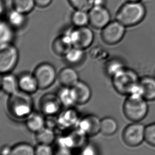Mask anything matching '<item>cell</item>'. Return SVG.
<instances>
[{"instance_id":"obj_9","label":"cell","mask_w":155,"mask_h":155,"mask_svg":"<svg viewBox=\"0 0 155 155\" xmlns=\"http://www.w3.org/2000/svg\"><path fill=\"white\" fill-rule=\"evenodd\" d=\"M126 33V27L119 21H112L105 26L101 32L103 42L109 45L117 44L124 38Z\"/></svg>"},{"instance_id":"obj_6","label":"cell","mask_w":155,"mask_h":155,"mask_svg":"<svg viewBox=\"0 0 155 155\" xmlns=\"http://www.w3.org/2000/svg\"><path fill=\"white\" fill-rule=\"evenodd\" d=\"M66 31L69 34L74 47L85 50L92 45L94 40V34L87 26L75 27Z\"/></svg>"},{"instance_id":"obj_29","label":"cell","mask_w":155,"mask_h":155,"mask_svg":"<svg viewBox=\"0 0 155 155\" xmlns=\"http://www.w3.org/2000/svg\"><path fill=\"white\" fill-rule=\"evenodd\" d=\"M13 8L28 15L34 10L36 5L35 0H13Z\"/></svg>"},{"instance_id":"obj_33","label":"cell","mask_w":155,"mask_h":155,"mask_svg":"<svg viewBox=\"0 0 155 155\" xmlns=\"http://www.w3.org/2000/svg\"><path fill=\"white\" fill-rule=\"evenodd\" d=\"M54 153L51 145L38 143L35 147V155H52Z\"/></svg>"},{"instance_id":"obj_20","label":"cell","mask_w":155,"mask_h":155,"mask_svg":"<svg viewBox=\"0 0 155 155\" xmlns=\"http://www.w3.org/2000/svg\"><path fill=\"white\" fill-rule=\"evenodd\" d=\"M140 83L143 92V98L147 101L155 100V78L146 76L141 78Z\"/></svg>"},{"instance_id":"obj_26","label":"cell","mask_w":155,"mask_h":155,"mask_svg":"<svg viewBox=\"0 0 155 155\" xmlns=\"http://www.w3.org/2000/svg\"><path fill=\"white\" fill-rule=\"evenodd\" d=\"M118 124L117 120L112 117H104L101 121V131L105 136H112L117 131Z\"/></svg>"},{"instance_id":"obj_12","label":"cell","mask_w":155,"mask_h":155,"mask_svg":"<svg viewBox=\"0 0 155 155\" xmlns=\"http://www.w3.org/2000/svg\"><path fill=\"white\" fill-rule=\"evenodd\" d=\"M101 121L97 115H86L80 119L76 128L86 136H94L101 131Z\"/></svg>"},{"instance_id":"obj_13","label":"cell","mask_w":155,"mask_h":155,"mask_svg":"<svg viewBox=\"0 0 155 155\" xmlns=\"http://www.w3.org/2000/svg\"><path fill=\"white\" fill-rule=\"evenodd\" d=\"M80 119L78 113L75 109L72 107H67L60 112L57 117L58 127L62 130L68 129L77 126Z\"/></svg>"},{"instance_id":"obj_31","label":"cell","mask_w":155,"mask_h":155,"mask_svg":"<svg viewBox=\"0 0 155 155\" xmlns=\"http://www.w3.org/2000/svg\"><path fill=\"white\" fill-rule=\"evenodd\" d=\"M69 4L75 10L88 12L94 6V0H68Z\"/></svg>"},{"instance_id":"obj_19","label":"cell","mask_w":155,"mask_h":155,"mask_svg":"<svg viewBox=\"0 0 155 155\" xmlns=\"http://www.w3.org/2000/svg\"><path fill=\"white\" fill-rule=\"evenodd\" d=\"M1 87V90L7 94L16 92L19 90L18 78L11 73L2 74Z\"/></svg>"},{"instance_id":"obj_15","label":"cell","mask_w":155,"mask_h":155,"mask_svg":"<svg viewBox=\"0 0 155 155\" xmlns=\"http://www.w3.org/2000/svg\"><path fill=\"white\" fill-rule=\"evenodd\" d=\"M19 90L29 94L36 92L39 86L34 74L25 73L18 77Z\"/></svg>"},{"instance_id":"obj_8","label":"cell","mask_w":155,"mask_h":155,"mask_svg":"<svg viewBox=\"0 0 155 155\" xmlns=\"http://www.w3.org/2000/svg\"><path fill=\"white\" fill-rule=\"evenodd\" d=\"M145 127L139 122L127 126L122 133V139L126 145L134 147L141 144L145 140Z\"/></svg>"},{"instance_id":"obj_36","label":"cell","mask_w":155,"mask_h":155,"mask_svg":"<svg viewBox=\"0 0 155 155\" xmlns=\"http://www.w3.org/2000/svg\"><path fill=\"white\" fill-rule=\"evenodd\" d=\"M36 5L40 8H46L51 5L52 0H35Z\"/></svg>"},{"instance_id":"obj_2","label":"cell","mask_w":155,"mask_h":155,"mask_svg":"<svg viewBox=\"0 0 155 155\" xmlns=\"http://www.w3.org/2000/svg\"><path fill=\"white\" fill-rule=\"evenodd\" d=\"M146 14V8L140 2H127L117 11L116 20L126 27H133L142 22Z\"/></svg>"},{"instance_id":"obj_34","label":"cell","mask_w":155,"mask_h":155,"mask_svg":"<svg viewBox=\"0 0 155 155\" xmlns=\"http://www.w3.org/2000/svg\"><path fill=\"white\" fill-rule=\"evenodd\" d=\"M97 148L92 144L84 145L80 153L81 155H97Z\"/></svg>"},{"instance_id":"obj_21","label":"cell","mask_w":155,"mask_h":155,"mask_svg":"<svg viewBox=\"0 0 155 155\" xmlns=\"http://www.w3.org/2000/svg\"><path fill=\"white\" fill-rule=\"evenodd\" d=\"M26 15L15 9L9 11L7 15V22L15 29H21L27 23Z\"/></svg>"},{"instance_id":"obj_35","label":"cell","mask_w":155,"mask_h":155,"mask_svg":"<svg viewBox=\"0 0 155 155\" xmlns=\"http://www.w3.org/2000/svg\"><path fill=\"white\" fill-rule=\"evenodd\" d=\"M45 119V127L54 130L56 127H58L57 117L55 118L54 116L46 117Z\"/></svg>"},{"instance_id":"obj_27","label":"cell","mask_w":155,"mask_h":155,"mask_svg":"<svg viewBox=\"0 0 155 155\" xmlns=\"http://www.w3.org/2000/svg\"><path fill=\"white\" fill-rule=\"evenodd\" d=\"M125 67V64L122 59L119 58H113L106 63L105 69L107 75L112 78Z\"/></svg>"},{"instance_id":"obj_11","label":"cell","mask_w":155,"mask_h":155,"mask_svg":"<svg viewBox=\"0 0 155 155\" xmlns=\"http://www.w3.org/2000/svg\"><path fill=\"white\" fill-rule=\"evenodd\" d=\"M88 15L90 25L95 29H103L111 22V14L105 6H93Z\"/></svg>"},{"instance_id":"obj_28","label":"cell","mask_w":155,"mask_h":155,"mask_svg":"<svg viewBox=\"0 0 155 155\" xmlns=\"http://www.w3.org/2000/svg\"><path fill=\"white\" fill-rule=\"evenodd\" d=\"M71 22L75 27H82L90 24L88 12L75 10L71 17Z\"/></svg>"},{"instance_id":"obj_30","label":"cell","mask_w":155,"mask_h":155,"mask_svg":"<svg viewBox=\"0 0 155 155\" xmlns=\"http://www.w3.org/2000/svg\"><path fill=\"white\" fill-rule=\"evenodd\" d=\"M11 155H35V148L28 143H20L12 147Z\"/></svg>"},{"instance_id":"obj_32","label":"cell","mask_w":155,"mask_h":155,"mask_svg":"<svg viewBox=\"0 0 155 155\" xmlns=\"http://www.w3.org/2000/svg\"><path fill=\"white\" fill-rule=\"evenodd\" d=\"M145 140L151 146L155 147V122L146 127Z\"/></svg>"},{"instance_id":"obj_24","label":"cell","mask_w":155,"mask_h":155,"mask_svg":"<svg viewBox=\"0 0 155 155\" xmlns=\"http://www.w3.org/2000/svg\"><path fill=\"white\" fill-rule=\"evenodd\" d=\"M63 106L71 107L76 104L75 97L72 87L63 86L57 93Z\"/></svg>"},{"instance_id":"obj_17","label":"cell","mask_w":155,"mask_h":155,"mask_svg":"<svg viewBox=\"0 0 155 155\" xmlns=\"http://www.w3.org/2000/svg\"><path fill=\"white\" fill-rule=\"evenodd\" d=\"M72 88L77 104H85L90 100L92 97V90L86 83L80 81Z\"/></svg>"},{"instance_id":"obj_10","label":"cell","mask_w":155,"mask_h":155,"mask_svg":"<svg viewBox=\"0 0 155 155\" xmlns=\"http://www.w3.org/2000/svg\"><path fill=\"white\" fill-rule=\"evenodd\" d=\"M63 106L57 94L47 93L44 95L39 101L41 112L45 116H54L60 112Z\"/></svg>"},{"instance_id":"obj_16","label":"cell","mask_w":155,"mask_h":155,"mask_svg":"<svg viewBox=\"0 0 155 155\" xmlns=\"http://www.w3.org/2000/svg\"><path fill=\"white\" fill-rule=\"evenodd\" d=\"M57 78L60 84L64 87H73L80 81L78 71L71 66L61 69Z\"/></svg>"},{"instance_id":"obj_18","label":"cell","mask_w":155,"mask_h":155,"mask_svg":"<svg viewBox=\"0 0 155 155\" xmlns=\"http://www.w3.org/2000/svg\"><path fill=\"white\" fill-rule=\"evenodd\" d=\"M25 119L26 127L31 132L37 133L45 127L46 117L41 112L33 111Z\"/></svg>"},{"instance_id":"obj_23","label":"cell","mask_w":155,"mask_h":155,"mask_svg":"<svg viewBox=\"0 0 155 155\" xmlns=\"http://www.w3.org/2000/svg\"><path fill=\"white\" fill-rule=\"evenodd\" d=\"M14 30L6 21H2L0 25L1 46L12 44L15 38Z\"/></svg>"},{"instance_id":"obj_1","label":"cell","mask_w":155,"mask_h":155,"mask_svg":"<svg viewBox=\"0 0 155 155\" xmlns=\"http://www.w3.org/2000/svg\"><path fill=\"white\" fill-rule=\"evenodd\" d=\"M30 95L20 90L9 95L7 107L12 117L24 119L34 111V101Z\"/></svg>"},{"instance_id":"obj_3","label":"cell","mask_w":155,"mask_h":155,"mask_svg":"<svg viewBox=\"0 0 155 155\" xmlns=\"http://www.w3.org/2000/svg\"><path fill=\"white\" fill-rule=\"evenodd\" d=\"M136 71L125 67L112 78L113 87L118 93L128 96L132 88L140 82Z\"/></svg>"},{"instance_id":"obj_39","label":"cell","mask_w":155,"mask_h":155,"mask_svg":"<svg viewBox=\"0 0 155 155\" xmlns=\"http://www.w3.org/2000/svg\"><path fill=\"white\" fill-rule=\"evenodd\" d=\"M5 11V5L4 0H1V15H3V13Z\"/></svg>"},{"instance_id":"obj_37","label":"cell","mask_w":155,"mask_h":155,"mask_svg":"<svg viewBox=\"0 0 155 155\" xmlns=\"http://www.w3.org/2000/svg\"><path fill=\"white\" fill-rule=\"evenodd\" d=\"M11 153H12V148L9 147L8 146L5 145L1 148V153L2 155H11Z\"/></svg>"},{"instance_id":"obj_38","label":"cell","mask_w":155,"mask_h":155,"mask_svg":"<svg viewBox=\"0 0 155 155\" xmlns=\"http://www.w3.org/2000/svg\"><path fill=\"white\" fill-rule=\"evenodd\" d=\"M107 0H94V6H105Z\"/></svg>"},{"instance_id":"obj_14","label":"cell","mask_w":155,"mask_h":155,"mask_svg":"<svg viewBox=\"0 0 155 155\" xmlns=\"http://www.w3.org/2000/svg\"><path fill=\"white\" fill-rule=\"evenodd\" d=\"M73 47L71 39L67 31L57 37L52 42V51L60 56H64Z\"/></svg>"},{"instance_id":"obj_5","label":"cell","mask_w":155,"mask_h":155,"mask_svg":"<svg viewBox=\"0 0 155 155\" xmlns=\"http://www.w3.org/2000/svg\"><path fill=\"white\" fill-rule=\"evenodd\" d=\"M18 49L13 45L0 47V71L1 74L11 73L19 61Z\"/></svg>"},{"instance_id":"obj_40","label":"cell","mask_w":155,"mask_h":155,"mask_svg":"<svg viewBox=\"0 0 155 155\" xmlns=\"http://www.w3.org/2000/svg\"><path fill=\"white\" fill-rule=\"evenodd\" d=\"M127 2H140L141 0H127Z\"/></svg>"},{"instance_id":"obj_25","label":"cell","mask_w":155,"mask_h":155,"mask_svg":"<svg viewBox=\"0 0 155 155\" xmlns=\"http://www.w3.org/2000/svg\"><path fill=\"white\" fill-rule=\"evenodd\" d=\"M36 139L38 143L51 145L56 139L54 130L45 127L36 133Z\"/></svg>"},{"instance_id":"obj_7","label":"cell","mask_w":155,"mask_h":155,"mask_svg":"<svg viewBox=\"0 0 155 155\" xmlns=\"http://www.w3.org/2000/svg\"><path fill=\"white\" fill-rule=\"evenodd\" d=\"M39 88L45 90L54 83L57 78L56 70L51 64L44 63L37 66L34 73Z\"/></svg>"},{"instance_id":"obj_22","label":"cell","mask_w":155,"mask_h":155,"mask_svg":"<svg viewBox=\"0 0 155 155\" xmlns=\"http://www.w3.org/2000/svg\"><path fill=\"white\" fill-rule=\"evenodd\" d=\"M86 54L84 49L73 47L64 56V59L68 65L73 66H78L83 63L85 59Z\"/></svg>"},{"instance_id":"obj_4","label":"cell","mask_w":155,"mask_h":155,"mask_svg":"<svg viewBox=\"0 0 155 155\" xmlns=\"http://www.w3.org/2000/svg\"><path fill=\"white\" fill-rule=\"evenodd\" d=\"M123 110L126 117L131 121L139 122L145 119L149 111L147 101L143 97L128 95L124 102Z\"/></svg>"}]
</instances>
